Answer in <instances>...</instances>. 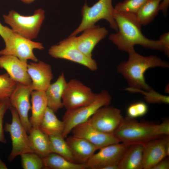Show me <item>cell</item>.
I'll return each instance as SVG.
<instances>
[{
	"label": "cell",
	"mask_w": 169,
	"mask_h": 169,
	"mask_svg": "<svg viewBox=\"0 0 169 169\" xmlns=\"http://www.w3.org/2000/svg\"><path fill=\"white\" fill-rule=\"evenodd\" d=\"M113 18L117 24V32L111 34L109 39L119 50L127 53L134 50V46L139 45L145 48L162 51L160 41L148 38L143 35L141 26L136 15L117 12L114 9Z\"/></svg>",
	"instance_id": "obj_1"
},
{
	"label": "cell",
	"mask_w": 169,
	"mask_h": 169,
	"mask_svg": "<svg viewBox=\"0 0 169 169\" xmlns=\"http://www.w3.org/2000/svg\"><path fill=\"white\" fill-rule=\"evenodd\" d=\"M128 54L127 60L120 62L117 69V72L124 78L131 88L146 90L151 89L145 80L146 71L152 68L169 67L168 62L155 55L143 56L135 50Z\"/></svg>",
	"instance_id": "obj_2"
},
{
	"label": "cell",
	"mask_w": 169,
	"mask_h": 169,
	"mask_svg": "<svg viewBox=\"0 0 169 169\" xmlns=\"http://www.w3.org/2000/svg\"><path fill=\"white\" fill-rule=\"evenodd\" d=\"M114 134L120 142L145 144L169 135V122L167 120L159 124H154L139 122L127 116Z\"/></svg>",
	"instance_id": "obj_3"
},
{
	"label": "cell",
	"mask_w": 169,
	"mask_h": 169,
	"mask_svg": "<svg viewBox=\"0 0 169 169\" xmlns=\"http://www.w3.org/2000/svg\"><path fill=\"white\" fill-rule=\"evenodd\" d=\"M112 97L107 91L103 90L96 94L94 100L90 104L79 108L66 110L63 116L64 128L62 134L67 137L76 126L87 121L99 109L109 105Z\"/></svg>",
	"instance_id": "obj_4"
},
{
	"label": "cell",
	"mask_w": 169,
	"mask_h": 169,
	"mask_svg": "<svg viewBox=\"0 0 169 169\" xmlns=\"http://www.w3.org/2000/svg\"><path fill=\"white\" fill-rule=\"evenodd\" d=\"M3 17L13 32L32 40L36 38L39 33L45 18V12L39 8L35 10L32 15L24 16L12 10Z\"/></svg>",
	"instance_id": "obj_5"
},
{
	"label": "cell",
	"mask_w": 169,
	"mask_h": 169,
	"mask_svg": "<svg viewBox=\"0 0 169 169\" xmlns=\"http://www.w3.org/2000/svg\"><path fill=\"white\" fill-rule=\"evenodd\" d=\"M112 2V0H99L91 7L85 3L82 8L81 22L69 36H76L86 29L95 26L101 19L105 20L112 29L117 31V24L113 16L114 8Z\"/></svg>",
	"instance_id": "obj_6"
},
{
	"label": "cell",
	"mask_w": 169,
	"mask_h": 169,
	"mask_svg": "<svg viewBox=\"0 0 169 169\" xmlns=\"http://www.w3.org/2000/svg\"><path fill=\"white\" fill-rule=\"evenodd\" d=\"M75 36H69L60 41L57 44L51 46L48 50L52 57L70 61L83 65L92 71L98 69L97 63L92 58L83 54L77 47Z\"/></svg>",
	"instance_id": "obj_7"
},
{
	"label": "cell",
	"mask_w": 169,
	"mask_h": 169,
	"mask_svg": "<svg viewBox=\"0 0 169 169\" xmlns=\"http://www.w3.org/2000/svg\"><path fill=\"white\" fill-rule=\"evenodd\" d=\"M12 115L11 123L6 122L4 131L9 133L12 141V148L8 157L12 161L17 156L26 152H33L31 147L26 130L20 120L16 109L11 105L9 108Z\"/></svg>",
	"instance_id": "obj_8"
},
{
	"label": "cell",
	"mask_w": 169,
	"mask_h": 169,
	"mask_svg": "<svg viewBox=\"0 0 169 169\" xmlns=\"http://www.w3.org/2000/svg\"><path fill=\"white\" fill-rule=\"evenodd\" d=\"M5 48L0 50V55H11L27 63L28 59L37 62L38 59L33 52L34 49L42 50L44 48L41 43L26 38L13 32L5 42Z\"/></svg>",
	"instance_id": "obj_9"
},
{
	"label": "cell",
	"mask_w": 169,
	"mask_h": 169,
	"mask_svg": "<svg viewBox=\"0 0 169 169\" xmlns=\"http://www.w3.org/2000/svg\"><path fill=\"white\" fill-rule=\"evenodd\" d=\"M96 95L79 80L71 79L67 82L62 95L63 107L70 110L88 105L94 100Z\"/></svg>",
	"instance_id": "obj_10"
},
{
	"label": "cell",
	"mask_w": 169,
	"mask_h": 169,
	"mask_svg": "<svg viewBox=\"0 0 169 169\" xmlns=\"http://www.w3.org/2000/svg\"><path fill=\"white\" fill-rule=\"evenodd\" d=\"M124 119L120 109L109 105L99 109L88 120L100 131L114 134Z\"/></svg>",
	"instance_id": "obj_11"
},
{
	"label": "cell",
	"mask_w": 169,
	"mask_h": 169,
	"mask_svg": "<svg viewBox=\"0 0 169 169\" xmlns=\"http://www.w3.org/2000/svg\"><path fill=\"white\" fill-rule=\"evenodd\" d=\"M131 144L120 142L100 149L86 163L88 168L103 169L106 166L118 164L127 147Z\"/></svg>",
	"instance_id": "obj_12"
},
{
	"label": "cell",
	"mask_w": 169,
	"mask_h": 169,
	"mask_svg": "<svg viewBox=\"0 0 169 169\" xmlns=\"http://www.w3.org/2000/svg\"><path fill=\"white\" fill-rule=\"evenodd\" d=\"M32 91L31 84L25 85L18 82L9 98L11 105L16 109L21 123L28 133L32 128L28 115L31 109L30 97Z\"/></svg>",
	"instance_id": "obj_13"
},
{
	"label": "cell",
	"mask_w": 169,
	"mask_h": 169,
	"mask_svg": "<svg viewBox=\"0 0 169 169\" xmlns=\"http://www.w3.org/2000/svg\"><path fill=\"white\" fill-rule=\"evenodd\" d=\"M71 132L73 136L86 140L98 149L110 145L120 142L114 134L100 131L93 126L88 120L75 126Z\"/></svg>",
	"instance_id": "obj_14"
},
{
	"label": "cell",
	"mask_w": 169,
	"mask_h": 169,
	"mask_svg": "<svg viewBox=\"0 0 169 169\" xmlns=\"http://www.w3.org/2000/svg\"><path fill=\"white\" fill-rule=\"evenodd\" d=\"M108 33V31L105 28L95 25L84 30L80 36H75L76 45L83 54L89 58H92L94 49Z\"/></svg>",
	"instance_id": "obj_15"
},
{
	"label": "cell",
	"mask_w": 169,
	"mask_h": 169,
	"mask_svg": "<svg viewBox=\"0 0 169 169\" xmlns=\"http://www.w3.org/2000/svg\"><path fill=\"white\" fill-rule=\"evenodd\" d=\"M27 72L32 81L33 90L45 91L53 78L51 66L41 61L28 64Z\"/></svg>",
	"instance_id": "obj_16"
},
{
	"label": "cell",
	"mask_w": 169,
	"mask_h": 169,
	"mask_svg": "<svg viewBox=\"0 0 169 169\" xmlns=\"http://www.w3.org/2000/svg\"><path fill=\"white\" fill-rule=\"evenodd\" d=\"M27 63L14 56H0V68L5 69L10 77L17 82L29 85L32 81L27 72Z\"/></svg>",
	"instance_id": "obj_17"
},
{
	"label": "cell",
	"mask_w": 169,
	"mask_h": 169,
	"mask_svg": "<svg viewBox=\"0 0 169 169\" xmlns=\"http://www.w3.org/2000/svg\"><path fill=\"white\" fill-rule=\"evenodd\" d=\"M168 136H165L144 144L143 153V169H151L167 156L165 145Z\"/></svg>",
	"instance_id": "obj_18"
},
{
	"label": "cell",
	"mask_w": 169,
	"mask_h": 169,
	"mask_svg": "<svg viewBox=\"0 0 169 169\" xmlns=\"http://www.w3.org/2000/svg\"><path fill=\"white\" fill-rule=\"evenodd\" d=\"M66 138V141L76 163L86 164L98 150L94 145L82 138L73 135Z\"/></svg>",
	"instance_id": "obj_19"
},
{
	"label": "cell",
	"mask_w": 169,
	"mask_h": 169,
	"mask_svg": "<svg viewBox=\"0 0 169 169\" xmlns=\"http://www.w3.org/2000/svg\"><path fill=\"white\" fill-rule=\"evenodd\" d=\"M144 143H134L127 147L118 164L119 169H142Z\"/></svg>",
	"instance_id": "obj_20"
},
{
	"label": "cell",
	"mask_w": 169,
	"mask_h": 169,
	"mask_svg": "<svg viewBox=\"0 0 169 169\" xmlns=\"http://www.w3.org/2000/svg\"><path fill=\"white\" fill-rule=\"evenodd\" d=\"M67 83L64 74L62 73L56 81L50 84L45 91L47 106L55 113L63 107L62 98Z\"/></svg>",
	"instance_id": "obj_21"
},
{
	"label": "cell",
	"mask_w": 169,
	"mask_h": 169,
	"mask_svg": "<svg viewBox=\"0 0 169 169\" xmlns=\"http://www.w3.org/2000/svg\"><path fill=\"white\" fill-rule=\"evenodd\" d=\"M31 115L30 121L33 127H38L47 107V101L45 92L33 90L31 94Z\"/></svg>",
	"instance_id": "obj_22"
},
{
	"label": "cell",
	"mask_w": 169,
	"mask_h": 169,
	"mask_svg": "<svg viewBox=\"0 0 169 169\" xmlns=\"http://www.w3.org/2000/svg\"><path fill=\"white\" fill-rule=\"evenodd\" d=\"M28 138L33 152L42 158L51 153L49 136L38 127H33L29 132Z\"/></svg>",
	"instance_id": "obj_23"
},
{
	"label": "cell",
	"mask_w": 169,
	"mask_h": 169,
	"mask_svg": "<svg viewBox=\"0 0 169 169\" xmlns=\"http://www.w3.org/2000/svg\"><path fill=\"white\" fill-rule=\"evenodd\" d=\"M38 128L48 136L62 135L64 128L63 121L59 120L55 112L47 107Z\"/></svg>",
	"instance_id": "obj_24"
},
{
	"label": "cell",
	"mask_w": 169,
	"mask_h": 169,
	"mask_svg": "<svg viewBox=\"0 0 169 169\" xmlns=\"http://www.w3.org/2000/svg\"><path fill=\"white\" fill-rule=\"evenodd\" d=\"M44 167L50 169H87L86 164L71 161L54 153H51L43 158Z\"/></svg>",
	"instance_id": "obj_25"
},
{
	"label": "cell",
	"mask_w": 169,
	"mask_h": 169,
	"mask_svg": "<svg viewBox=\"0 0 169 169\" xmlns=\"http://www.w3.org/2000/svg\"><path fill=\"white\" fill-rule=\"evenodd\" d=\"M162 0H148L136 14V18L142 26H146L155 18L159 11V6Z\"/></svg>",
	"instance_id": "obj_26"
},
{
	"label": "cell",
	"mask_w": 169,
	"mask_h": 169,
	"mask_svg": "<svg viewBox=\"0 0 169 169\" xmlns=\"http://www.w3.org/2000/svg\"><path fill=\"white\" fill-rule=\"evenodd\" d=\"M49 136L51 153L58 154L71 161L75 162L70 150L62 135Z\"/></svg>",
	"instance_id": "obj_27"
},
{
	"label": "cell",
	"mask_w": 169,
	"mask_h": 169,
	"mask_svg": "<svg viewBox=\"0 0 169 169\" xmlns=\"http://www.w3.org/2000/svg\"><path fill=\"white\" fill-rule=\"evenodd\" d=\"M125 90L130 92L139 93L142 94L146 101L151 104L169 103L168 96L163 95L156 92L152 88L149 90H146L136 89L128 87Z\"/></svg>",
	"instance_id": "obj_28"
},
{
	"label": "cell",
	"mask_w": 169,
	"mask_h": 169,
	"mask_svg": "<svg viewBox=\"0 0 169 169\" xmlns=\"http://www.w3.org/2000/svg\"><path fill=\"white\" fill-rule=\"evenodd\" d=\"M17 83L7 73L0 75V101L9 98Z\"/></svg>",
	"instance_id": "obj_29"
},
{
	"label": "cell",
	"mask_w": 169,
	"mask_h": 169,
	"mask_svg": "<svg viewBox=\"0 0 169 169\" xmlns=\"http://www.w3.org/2000/svg\"><path fill=\"white\" fill-rule=\"evenodd\" d=\"M22 167L24 169H41L44 167L42 158L34 152L20 155Z\"/></svg>",
	"instance_id": "obj_30"
},
{
	"label": "cell",
	"mask_w": 169,
	"mask_h": 169,
	"mask_svg": "<svg viewBox=\"0 0 169 169\" xmlns=\"http://www.w3.org/2000/svg\"><path fill=\"white\" fill-rule=\"evenodd\" d=\"M148 0H124L114 8L116 11L136 15L142 5Z\"/></svg>",
	"instance_id": "obj_31"
},
{
	"label": "cell",
	"mask_w": 169,
	"mask_h": 169,
	"mask_svg": "<svg viewBox=\"0 0 169 169\" xmlns=\"http://www.w3.org/2000/svg\"><path fill=\"white\" fill-rule=\"evenodd\" d=\"M147 105L142 101L136 102L131 104L127 110V117L134 119L145 115L147 112Z\"/></svg>",
	"instance_id": "obj_32"
},
{
	"label": "cell",
	"mask_w": 169,
	"mask_h": 169,
	"mask_svg": "<svg viewBox=\"0 0 169 169\" xmlns=\"http://www.w3.org/2000/svg\"><path fill=\"white\" fill-rule=\"evenodd\" d=\"M11 106L9 98L0 101V142L6 143L7 141L4 136L3 127V119L5 114Z\"/></svg>",
	"instance_id": "obj_33"
},
{
	"label": "cell",
	"mask_w": 169,
	"mask_h": 169,
	"mask_svg": "<svg viewBox=\"0 0 169 169\" xmlns=\"http://www.w3.org/2000/svg\"><path fill=\"white\" fill-rule=\"evenodd\" d=\"M159 40L162 46V51L167 57L169 56V33L167 32L162 34Z\"/></svg>",
	"instance_id": "obj_34"
},
{
	"label": "cell",
	"mask_w": 169,
	"mask_h": 169,
	"mask_svg": "<svg viewBox=\"0 0 169 169\" xmlns=\"http://www.w3.org/2000/svg\"><path fill=\"white\" fill-rule=\"evenodd\" d=\"M13 32L11 28L3 26L0 23V36L3 40L4 43L8 39Z\"/></svg>",
	"instance_id": "obj_35"
},
{
	"label": "cell",
	"mask_w": 169,
	"mask_h": 169,
	"mask_svg": "<svg viewBox=\"0 0 169 169\" xmlns=\"http://www.w3.org/2000/svg\"><path fill=\"white\" fill-rule=\"evenodd\" d=\"M169 159L168 157H166L151 169H169Z\"/></svg>",
	"instance_id": "obj_36"
},
{
	"label": "cell",
	"mask_w": 169,
	"mask_h": 169,
	"mask_svg": "<svg viewBox=\"0 0 169 169\" xmlns=\"http://www.w3.org/2000/svg\"><path fill=\"white\" fill-rule=\"evenodd\" d=\"M169 4V0H163L161 2L159 5V11H161L163 14L165 16L167 14Z\"/></svg>",
	"instance_id": "obj_37"
},
{
	"label": "cell",
	"mask_w": 169,
	"mask_h": 169,
	"mask_svg": "<svg viewBox=\"0 0 169 169\" xmlns=\"http://www.w3.org/2000/svg\"><path fill=\"white\" fill-rule=\"evenodd\" d=\"M103 169H119L118 164H112L106 166Z\"/></svg>",
	"instance_id": "obj_38"
},
{
	"label": "cell",
	"mask_w": 169,
	"mask_h": 169,
	"mask_svg": "<svg viewBox=\"0 0 169 169\" xmlns=\"http://www.w3.org/2000/svg\"><path fill=\"white\" fill-rule=\"evenodd\" d=\"M165 148L167 156H169V137H168L166 142Z\"/></svg>",
	"instance_id": "obj_39"
},
{
	"label": "cell",
	"mask_w": 169,
	"mask_h": 169,
	"mask_svg": "<svg viewBox=\"0 0 169 169\" xmlns=\"http://www.w3.org/2000/svg\"><path fill=\"white\" fill-rule=\"evenodd\" d=\"M8 169L6 164L3 162L0 158V169Z\"/></svg>",
	"instance_id": "obj_40"
},
{
	"label": "cell",
	"mask_w": 169,
	"mask_h": 169,
	"mask_svg": "<svg viewBox=\"0 0 169 169\" xmlns=\"http://www.w3.org/2000/svg\"><path fill=\"white\" fill-rule=\"evenodd\" d=\"M25 3L29 4L34 2L35 0H20Z\"/></svg>",
	"instance_id": "obj_41"
}]
</instances>
